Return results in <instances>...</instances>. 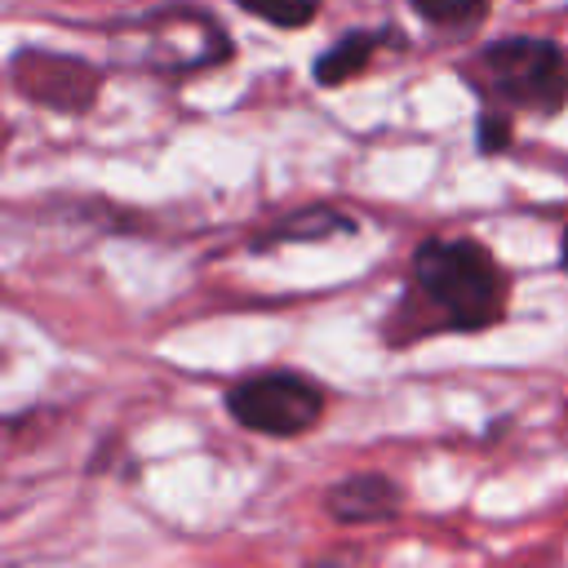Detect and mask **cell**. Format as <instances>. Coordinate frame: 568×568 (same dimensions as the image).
<instances>
[{
    "label": "cell",
    "mask_w": 568,
    "mask_h": 568,
    "mask_svg": "<svg viewBox=\"0 0 568 568\" xmlns=\"http://www.w3.org/2000/svg\"><path fill=\"white\" fill-rule=\"evenodd\" d=\"M9 75L18 93H27L31 102L49 111H89L102 84V75L89 62L53 53V49H18L9 58Z\"/></svg>",
    "instance_id": "cell-5"
},
{
    "label": "cell",
    "mask_w": 568,
    "mask_h": 568,
    "mask_svg": "<svg viewBox=\"0 0 568 568\" xmlns=\"http://www.w3.org/2000/svg\"><path fill=\"white\" fill-rule=\"evenodd\" d=\"M355 231H359V222L337 213V209H297L284 222H275L266 235H257L253 248L262 253V248H271L280 240H333V235H355Z\"/></svg>",
    "instance_id": "cell-8"
},
{
    "label": "cell",
    "mask_w": 568,
    "mask_h": 568,
    "mask_svg": "<svg viewBox=\"0 0 568 568\" xmlns=\"http://www.w3.org/2000/svg\"><path fill=\"white\" fill-rule=\"evenodd\" d=\"M510 146V120L497 115V111H484L479 115V151L493 155V151H506Z\"/></svg>",
    "instance_id": "cell-11"
},
{
    "label": "cell",
    "mask_w": 568,
    "mask_h": 568,
    "mask_svg": "<svg viewBox=\"0 0 568 568\" xmlns=\"http://www.w3.org/2000/svg\"><path fill=\"white\" fill-rule=\"evenodd\" d=\"M235 4L271 27H284V31H297L320 13V0H235Z\"/></svg>",
    "instance_id": "cell-10"
},
{
    "label": "cell",
    "mask_w": 568,
    "mask_h": 568,
    "mask_svg": "<svg viewBox=\"0 0 568 568\" xmlns=\"http://www.w3.org/2000/svg\"><path fill=\"white\" fill-rule=\"evenodd\" d=\"M324 506L337 524H377V519H390L395 506H399V488L377 475V470H364V475H346L342 484H333L324 493Z\"/></svg>",
    "instance_id": "cell-6"
},
{
    "label": "cell",
    "mask_w": 568,
    "mask_h": 568,
    "mask_svg": "<svg viewBox=\"0 0 568 568\" xmlns=\"http://www.w3.org/2000/svg\"><path fill=\"white\" fill-rule=\"evenodd\" d=\"M475 71L484 89L506 106L555 115L568 102V58L555 40H541V36L493 40L479 49Z\"/></svg>",
    "instance_id": "cell-2"
},
{
    "label": "cell",
    "mask_w": 568,
    "mask_h": 568,
    "mask_svg": "<svg viewBox=\"0 0 568 568\" xmlns=\"http://www.w3.org/2000/svg\"><path fill=\"white\" fill-rule=\"evenodd\" d=\"M501 315H506V271L479 240L430 235L417 244L408 271V302L395 315V320H413L408 337L439 328L479 333L493 328Z\"/></svg>",
    "instance_id": "cell-1"
},
{
    "label": "cell",
    "mask_w": 568,
    "mask_h": 568,
    "mask_svg": "<svg viewBox=\"0 0 568 568\" xmlns=\"http://www.w3.org/2000/svg\"><path fill=\"white\" fill-rule=\"evenodd\" d=\"M129 31L133 36L124 31L115 36V40H133V49L124 44V62H138L160 75H191V71H209L231 58V40L217 27V18L186 9V4H169L146 18H133Z\"/></svg>",
    "instance_id": "cell-3"
},
{
    "label": "cell",
    "mask_w": 568,
    "mask_h": 568,
    "mask_svg": "<svg viewBox=\"0 0 568 568\" xmlns=\"http://www.w3.org/2000/svg\"><path fill=\"white\" fill-rule=\"evenodd\" d=\"M417 18H426L430 27H444V31H457V27H470L488 13V0H408Z\"/></svg>",
    "instance_id": "cell-9"
},
{
    "label": "cell",
    "mask_w": 568,
    "mask_h": 568,
    "mask_svg": "<svg viewBox=\"0 0 568 568\" xmlns=\"http://www.w3.org/2000/svg\"><path fill=\"white\" fill-rule=\"evenodd\" d=\"M226 413L253 435L293 439V435H306L324 417V386L293 368L248 373V377L231 382Z\"/></svg>",
    "instance_id": "cell-4"
},
{
    "label": "cell",
    "mask_w": 568,
    "mask_h": 568,
    "mask_svg": "<svg viewBox=\"0 0 568 568\" xmlns=\"http://www.w3.org/2000/svg\"><path fill=\"white\" fill-rule=\"evenodd\" d=\"M559 266L568 271V226H564V248H559Z\"/></svg>",
    "instance_id": "cell-12"
},
{
    "label": "cell",
    "mask_w": 568,
    "mask_h": 568,
    "mask_svg": "<svg viewBox=\"0 0 568 568\" xmlns=\"http://www.w3.org/2000/svg\"><path fill=\"white\" fill-rule=\"evenodd\" d=\"M382 44H395V31L390 27H377V31H346L342 40H333L315 62H311V80L333 89V84H346L351 75L368 71V62L377 58Z\"/></svg>",
    "instance_id": "cell-7"
}]
</instances>
